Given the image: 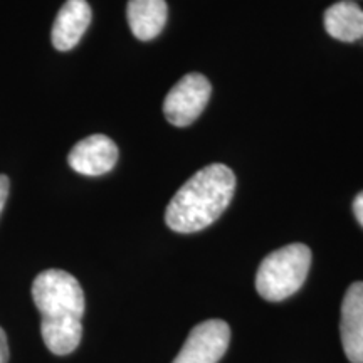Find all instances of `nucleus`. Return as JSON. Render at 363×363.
I'll use <instances>...</instances> for the list:
<instances>
[{
	"label": "nucleus",
	"mask_w": 363,
	"mask_h": 363,
	"mask_svg": "<svg viewBox=\"0 0 363 363\" xmlns=\"http://www.w3.org/2000/svg\"><path fill=\"white\" fill-rule=\"evenodd\" d=\"M40 313V335L54 355H69L83 337L84 293L78 279L61 269L43 271L33 283Z\"/></svg>",
	"instance_id": "obj_1"
},
{
	"label": "nucleus",
	"mask_w": 363,
	"mask_h": 363,
	"mask_svg": "<svg viewBox=\"0 0 363 363\" xmlns=\"http://www.w3.org/2000/svg\"><path fill=\"white\" fill-rule=\"evenodd\" d=\"M235 175L222 163L203 167L174 195L167 225L180 234L199 233L219 219L234 197Z\"/></svg>",
	"instance_id": "obj_2"
},
{
	"label": "nucleus",
	"mask_w": 363,
	"mask_h": 363,
	"mask_svg": "<svg viewBox=\"0 0 363 363\" xmlns=\"http://www.w3.org/2000/svg\"><path fill=\"white\" fill-rule=\"evenodd\" d=\"M311 266V251L305 244H289L272 251L261 262L256 289L267 301H283L305 283Z\"/></svg>",
	"instance_id": "obj_3"
},
{
	"label": "nucleus",
	"mask_w": 363,
	"mask_h": 363,
	"mask_svg": "<svg viewBox=\"0 0 363 363\" xmlns=\"http://www.w3.org/2000/svg\"><path fill=\"white\" fill-rule=\"evenodd\" d=\"M212 94V86L206 76L199 72L185 74L174 88L169 91L163 101L165 118L174 126L192 125L201 113L206 110Z\"/></svg>",
	"instance_id": "obj_4"
},
{
	"label": "nucleus",
	"mask_w": 363,
	"mask_h": 363,
	"mask_svg": "<svg viewBox=\"0 0 363 363\" xmlns=\"http://www.w3.org/2000/svg\"><path fill=\"white\" fill-rule=\"evenodd\" d=\"M230 342V328L222 320H207L190 331L174 363H217Z\"/></svg>",
	"instance_id": "obj_5"
},
{
	"label": "nucleus",
	"mask_w": 363,
	"mask_h": 363,
	"mask_svg": "<svg viewBox=\"0 0 363 363\" xmlns=\"http://www.w3.org/2000/svg\"><path fill=\"white\" fill-rule=\"evenodd\" d=\"M67 162L71 169L81 175L108 174L118 162V147L106 135H91L74 145Z\"/></svg>",
	"instance_id": "obj_6"
},
{
	"label": "nucleus",
	"mask_w": 363,
	"mask_h": 363,
	"mask_svg": "<svg viewBox=\"0 0 363 363\" xmlns=\"http://www.w3.org/2000/svg\"><path fill=\"white\" fill-rule=\"evenodd\" d=\"M340 331L348 360L363 363V281H357L347 289L342 303Z\"/></svg>",
	"instance_id": "obj_7"
},
{
	"label": "nucleus",
	"mask_w": 363,
	"mask_h": 363,
	"mask_svg": "<svg viewBox=\"0 0 363 363\" xmlns=\"http://www.w3.org/2000/svg\"><path fill=\"white\" fill-rule=\"evenodd\" d=\"M91 22V7L86 0H67L52 24L51 40L57 51H71L79 43Z\"/></svg>",
	"instance_id": "obj_8"
},
{
	"label": "nucleus",
	"mask_w": 363,
	"mask_h": 363,
	"mask_svg": "<svg viewBox=\"0 0 363 363\" xmlns=\"http://www.w3.org/2000/svg\"><path fill=\"white\" fill-rule=\"evenodd\" d=\"M169 7L165 0H130L126 17L131 33L140 40L155 39L165 27Z\"/></svg>",
	"instance_id": "obj_9"
},
{
	"label": "nucleus",
	"mask_w": 363,
	"mask_h": 363,
	"mask_svg": "<svg viewBox=\"0 0 363 363\" xmlns=\"http://www.w3.org/2000/svg\"><path fill=\"white\" fill-rule=\"evenodd\" d=\"M325 29L342 43L363 39V11L352 0L333 4L325 12Z\"/></svg>",
	"instance_id": "obj_10"
},
{
	"label": "nucleus",
	"mask_w": 363,
	"mask_h": 363,
	"mask_svg": "<svg viewBox=\"0 0 363 363\" xmlns=\"http://www.w3.org/2000/svg\"><path fill=\"white\" fill-rule=\"evenodd\" d=\"M9 189H11V180L7 175H0V214H2L4 206H6L9 197Z\"/></svg>",
	"instance_id": "obj_11"
},
{
	"label": "nucleus",
	"mask_w": 363,
	"mask_h": 363,
	"mask_svg": "<svg viewBox=\"0 0 363 363\" xmlns=\"http://www.w3.org/2000/svg\"><path fill=\"white\" fill-rule=\"evenodd\" d=\"M7 362H9V343H7L6 331L0 328V363H7Z\"/></svg>",
	"instance_id": "obj_12"
},
{
	"label": "nucleus",
	"mask_w": 363,
	"mask_h": 363,
	"mask_svg": "<svg viewBox=\"0 0 363 363\" xmlns=\"http://www.w3.org/2000/svg\"><path fill=\"white\" fill-rule=\"evenodd\" d=\"M353 214H355L357 220L360 222V225L363 227V192H360L353 201Z\"/></svg>",
	"instance_id": "obj_13"
}]
</instances>
